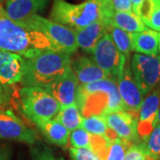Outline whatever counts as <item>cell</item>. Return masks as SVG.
Instances as JSON below:
<instances>
[{"label": "cell", "instance_id": "obj_1", "mask_svg": "<svg viewBox=\"0 0 160 160\" xmlns=\"http://www.w3.org/2000/svg\"><path fill=\"white\" fill-rule=\"evenodd\" d=\"M44 50L62 52L44 33L9 18L0 4V51L29 58Z\"/></svg>", "mask_w": 160, "mask_h": 160}, {"label": "cell", "instance_id": "obj_2", "mask_svg": "<svg viewBox=\"0 0 160 160\" xmlns=\"http://www.w3.org/2000/svg\"><path fill=\"white\" fill-rule=\"evenodd\" d=\"M114 12L112 0H85L78 5L53 0L50 17L54 22L78 30L100 20L111 24Z\"/></svg>", "mask_w": 160, "mask_h": 160}, {"label": "cell", "instance_id": "obj_3", "mask_svg": "<svg viewBox=\"0 0 160 160\" xmlns=\"http://www.w3.org/2000/svg\"><path fill=\"white\" fill-rule=\"evenodd\" d=\"M76 103L83 118L125 110L117 82L110 78L78 85Z\"/></svg>", "mask_w": 160, "mask_h": 160}, {"label": "cell", "instance_id": "obj_4", "mask_svg": "<svg viewBox=\"0 0 160 160\" xmlns=\"http://www.w3.org/2000/svg\"><path fill=\"white\" fill-rule=\"evenodd\" d=\"M69 53L44 50L25 58V69L21 83L24 86L45 87L69 69Z\"/></svg>", "mask_w": 160, "mask_h": 160}, {"label": "cell", "instance_id": "obj_5", "mask_svg": "<svg viewBox=\"0 0 160 160\" xmlns=\"http://www.w3.org/2000/svg\"><path fill=\"white\" fill-rule=\"evenodd\" d=\"M19 98L22 113L34 124L55 119L61 109L57 101L39 86H23Z\"/></svg>", "mask_w": 160, "mask_h": 160}, {"label": "cell", "instance_id": "obj_6", "mask_svg": "<svg viewBox=\"0 0 160 160\" xmlns=\"http://www.w3.org/2000/svg\"><path fill=\"white\" fill-rule=\"evenodd\" d=\"M22 24L44 33L63 52L71 54L78 48L75 30L67 26L47 20L38 14H35Z\"/></svg>", "mask_w": 160, "mask_h": 160}, {"label": "cell", "instance_id": "obj_7", "mask_svg": "<svg viewBox=\"0 0 160 160\" xmlns=\"http://www.w3.org/2000/svg\"><path fill=\"white\" fill-rule=\"evenodd\" d=\"M92 60L102 69L110 79L118 81L127 60L115 46L107 32L100 39L91 52Z\"/></svg>", "mask_w": 160, "mask_h": 160}, {"label": "cell", "instance_id": "obj_8", "mask_svg": "<svg viewBox=\"0 0 160 160\" xmlns=\"http://www.w3.org/2000/svg\"><path fill=\"white\" fill-rule=\"evenodd\" d=\"M132 74L143 96L160 81V55L134 53L130 63Z\"/></svg>", "mask_w": 160, "mask_h": 160}, {"label": "cell", "instance_id": "obj_9", "mask_svg": "<svg viewBox=\"0 0 160 160\" xmlns=\"http://www.w3.org/2000/svg\"><path fill=\"white\" fill-rule=\"evenodd\" d=\"M0 138L34 145L38 141L36 132L21 119L12 109L0 110Z\"/></svg>", "mask_w": 160, "mask_h": 160}, {"label": "cell", "instance_id": "obj_10", "mask_svg": "<svg viewBox=\"0 0 160 160\" xmlns=\"http://www.w3.org/2000/svg\"><path fill=\"white\" fill-rule=\"evenodd\" d=\"M160 106V85L154 88L143 99L138 112L137 132L144 142L157 126V115Z\"/></svg>", "mask_w": 160, "mask_h": 160}, {"label": "cell", "instance_id": "obj_11", "mask_svg": "<svg viewBox=\"0 0 160 160\" xmlns=\"http://www.w3.org/2000/svg\"><path fill=\"white\" fill-rule=\"evenodd\" d=\"M117 85L125 110L138 116L143 95L132 74L130 59L126 61L124 69L118 78Z\"/></svg>", "mask_w": 160, "mask_h": 160}, {"label": "cell", "instance_id": "obj_12", "mask_svg": "<svg viewBox=\"0 0 160 160\" xmlns=\"http://www.w3.org/2000/svg\"><path fill=\"white\" fill-rule=\"evenodd\" d=\"M104 118L108 127L121 140L132 143L142 142H140L137 132V115L126 110H118L106 115Z\"/></svg>", "mask_w": 160, "mask_h": 160}, {"label": "cell", "instance_id": "obj_13", "mask_svg": "<svg viewBox=\"0 0 160 160\" xmlns=\"http://www.w3.org/2000/svg\"><path fill=\"white\" fill-rule=\"evenodd\" d=\"M78 85L79 84L76 75L70 67H69V69L62 76L43 88L57 101L61 107H62L76 102Z\"/></svg>", "mask_w": 160, "mask_h": 160}, {"label": "cell", "instance_id": "obj_14", "mask_svg": "<svg viewBox=\"0 0 160 160\" xmlns=\"http://www.w3.org/2000/svg\"><path fill=\"white\" fill-rule=\"evenodd\" d=\"M25 58L10 52L0 51V84L12 86L22 81Z\"/></svg>", "mask_w": 160, "mask_h": 160}, {"label": "cell", "instance_id": "obj_15", "mask_svg": "<svg viewBox=\"0 0 160 160\" xmlns=\"http://www.w3.org/2000/svg\"><path fill=\"white\" fill-rule=\"evenodd\" d=\"M49 2L50 0H7L5 11L12 20L22 23L43 11Z\"/></svg>", "mask_w": 160, "mask_h": 160}, {"label": "cell", "instance_id": "obj_16", "mask_svg": "<svg viewBox=\"0 0 160 160\" xmlns=\"http://www.w3.org/2000/svg\"><path fill=\"white\" fill-rule=\"evenodd\" d=\"M70 69L76 75L79 85H86L109 78L106 73L91 58L79 56L70 61Z\"/></svg>", "mask_w": 160, "mask_h": 160}, {"label": "cell", "instance_id": "obj_17", "mask_svg": "<svg viewBox=\"0 0 160 160\" xmlns=\"http://www.w3.org/2000/svg\"><path fill=\"white\" fill-rule=\"evenodd\" d=\"M109 25L111 24L103 20H100L82 29L75 30L78 46L83 51L91 54L100 39L108 32Z\"/></svg>", "mask_w": 160, "mask_h": 160}, {"label": "cell", "instance_id": "obj_18", "mask_svg": "<svg viewBox=\"0 0 160 160\" xmlns=\"http://www.w3.org/2000/svg\"><path fill=\"white\" fill-rule=\"evenodd\" d=\"M49 142L65 148L69 144L70 132L56 119L40 121L35 124Z\"/></svg>", "mask_w": 160, "mask_h": 160}, {"label": "cell", "instance_id": "obj_19", "mask_svg": "<svg viewBox=\"0 0 160 160\" xmlns=\"http://www.w3.org/2000/svg\"><path fill=\"white\" fill-rule=\"evenodd\" d=\"M132 51L142 54L158 55V33L151 29L131 33Z\"/></svg>", "mask_w": 160, "mask_h": 160}, {"label": "cell", "instance_id": "obj_20", "mask_svg": "<svg viewBox=\"0 0 160 160\" xmlns=\"http://www.w3.org/2000/svg\"><path fill=\"white\" fill-rule=\"evenodd\" d=\"M111 24L129 33L143 31L148 27L133 12H116L111 18Z\"/></svg>", "mask_w": 160, "mask_h": 160}, {"label": "cell", "instance_id": "obj_21", "mask_svg": "<svg viewBox=\"0 0 160 160\" xmlns=\"http://www.w3.org/2000/svg\"><path fill=\"white\" fill-rule=\"evenodd\" d=\"M55 119L62 123L69 132H71L81 126L83 117L77 103L75 102L69 106L61 107Z\"/></svg>", "mask_w": 160, "mask_h": 160}, {"label": "cell", "instance_id": "obj_22", "mask_svg": "<svg viewBox=\"0 0 160 160\" xmlns=\"http://www.w3.org/2000/svg\"><path fill=\"white\" fill-rule=\"evenodd\" d=\"M108 33L120 52L125 55L126 59H130V53L132 51L131 33L112 24L109 25Z\"/></svg>", "mask_w": 160, "mask_h": 160}, {"label": "cell", "instance_id": "obj_23", "mask_svg": "<svg viewBox=\"0 0 160 160\" xmlns=\"http://www.w3.org/2000/svg\"><path fill=\"white\" fill-rule=\"evenodd\" d=\"M81 127L89 133L95 135H105L108 129L105 118L103 116L95 115L83 118L81 122Z\"/></svg>", "mask_w": 160, "mask_h": 160}, {"label": "cell", "instance_id": "obj_24", "mask_svg": "<svg viewBox=\"0 0 160 160\" xmlns=\"http://www.w3.org/2000/svg\"><path fill=\"white\" fill-rule=\"evenodd\" d=\"M132 144H134V143L123 141L120 138L109 141V148H108L105 160H124L126 149H128Z\"/></svg>", "mask_w": 160, "mask_h": 160}, {"label": "cell", "instance_id": "obj_25", "mask_svg": "<svg viewBox=\"0 0 160 160\" xmlns=\"http://www.w3.org/2000/svg\"><path fill=\"white\" fill-rule=\"evenodd\" d=\"M147 155L152 158L160 157V126L157 125L149 137L143 142Z\"/></svg>", "mask_w": 160, "mask_h": 160}, {"label": "cell", "instance_id": "obj_26", "mask_svg": "<svg viewBox=\"0 0 160 160\" xmlns=\"http://www.w3.org/2000/svg\"><path fill=\"white\" fill-rule=\"evenodd\" d=\"M69 142L73 148H90L91 133L80 126L70 132Z\"/></svg>", "mask_w": 160, "mask_h": 160}, {"label": "cell", "instance_id": "obj_27", "mask_svg": "<svg viewBox=\"0 0 160 160\" xmlns=\"http://www.w3.org/2000/svg\"><path fill=\"white\" fill-rule=\"evenodd\" d=\"M71 160H102L90 148H69Z\"/></svg>", "mask_w": 160, "mask_h": 160}, {"label": "cell", "instance_id": "obj_28", "mask_svg": "<svg viewBox=\"0 0 160 160\" xmlns=\"http://www.w3.org/2000/svg\"><path fill=\"white\" fill-rule=\"evenodd\" d=\"M124 160H147V152L143 142L132 144L126 149Z\"/></svg>", "mask_w": 160, "mask_h": 160}, {"label": "cell", "instance_id": "obj_29", "mask_svg": "<svg viewBox=\"0 0 160 160\" xmlns=\"http://www.w3.org/2000/svg\"><path fill=\"white\" fill-rule=\"evenodd\" d=\"M32 160H64L61 157L55 156L51 149L45 146L36 147L31 151Z\"/></svg>", "mask_w": 160, "mask_h": 160}, {"label": "cell", "instance_id": "obj_30", "mask_svg": "<svg viewBox=\"0 0 160 160\" xmlns=\"http://www.w3.org/2000/svg\"><path fill=\"white\" fill-rule=\"evenodd\" d=\"M144 24L151 29L160 32V0H158L153 11Z\"/></svg>", "mask_w": 160, "mask_h": 160}, {"label": "cell", "instance_id": "obj_31", "mask_svg": "<svg viewBox=\"0 0 160 160\" xmlns=\"http://www.w3.org/2000/svg\"><path fill=\"white\" fill-rule=\"evenodd\" d=\"M116 12H132L131 0H112Z\"/></svg>", "mask_w": 160, "mask_h": 160}, {"label": "cell", "instance_id": "obj_32", "mask_svg": "<svg viewBox=\"0 0 160 160\" xmlns=\"http://www.w3.org/2000/svg\"><path fill=\"white\" fill-rule=\"evenodd\" d=\"M4 102H5V96H4V92L2 89V85L0 84V110L3 108Z\"/></svg>", "mask_w": 160, "mask_h": 160}, {"label": "cell", "instance_id": "obj_33", "mask_svg": "<svg viewBox=\"0 0 160 160\" xmlns=\"http://www.w3.org/2000/svg\"><path fill=\"white\" fill-rule=\"evenodd\" d=\"M142 1V0H131L132 6V10H133L134 8H136L138 5H139Z\"/></svg>", "mask_w": 160, "mask_h": 160}, {"label": "cell", "instance_id": "obj_34", "mask_svg": "<svg viewBox=\"0 0 160 160\" xmlns=\"http://www.w3.org/2000/svg\"><path fill=\"white\" fill-rule=\"evenodd\" d=\"M157 125H159L160 126V106L158 111V115H157Z\"/></svg>", "mask_w": 160, "mask_h": 160}, {"label": "cell", "instance_id": "obj_35", "mask_svg": "<svg viewBox=\"0 0 160 160\" xmlns=\"http://www.w3.org/2000/svg\"><path fill=\"white\" fill-rule=\"evenodd\" d=\"M147 160H160V157H158V158H151V157L147 156Z\"/></svg>", "mask_w": 160, "mask_h": 160}, {"label": "cell", "instance_id": "obj_36", "mask_svg": "<svg viewBox=\"0 0 160 160\" xmlns=\"http://www.w3.org/2000/svg\"><path fill=\"white\" fill-rule=\"evenodd\" d=\"M158 50L160 52V33H158Z\"/></svg>", "mask_w": 160, "mask_h": 160}, {"label": "cell", "instance_id": "obj_37", "mask_svg": "<svg viewBox=\"0 0 160 160\" xmlns=\"http://www.w3.org/2000/svg\"><path fill=\"white\" fill-rule=\"evenodd\" d=\"M1 160H7V159H6V158H1Z\"/></svg>", "mask_w": 160, "mask_h": 160}, {"label": "cell", "instance_id": "obj_38", "mask_svg": "<svg viewBox=\"0 0 160 160\" xmlns=\"http://www.w3.org/2000/svg\"><path fill=\"white\" fill-rule=\"evenodd\" d=\"M0 4H1V0H0Z\"/></svg>", "mask_w": 160, "mask_h": 160}, {"label": "cell", "instance_id": "obj_39", "mask_svg": "<svg viewBox=\"0 0 160 160\" xmlns=\"http://www.w3.org/2000/svg\"><path fill=\"white\" fill-rule=\"evenodd\" d=\"M0 160H1V158H0Z\"/></svg>", "mask_w": 160, "mask_h": 160}]
</instances>
